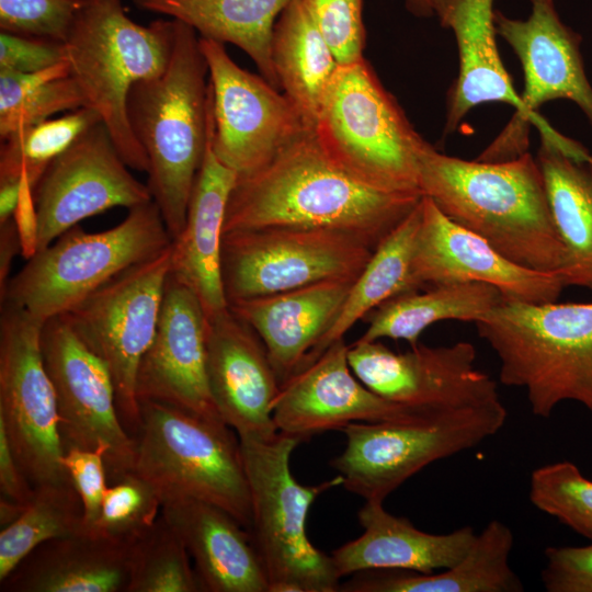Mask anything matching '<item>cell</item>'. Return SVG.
I'll return each mask as SVG.
<instances>
[{"mask_svg": "<svg viewBox=\"0 0 592 592\" xmlns=\"http://www.w3.org/2000/svg\"><path fill=\"white\" fill-rule=\"evenodd\" d=\"M174 29V19L135 23L121 0H91L78 11L64 42L84 107L98 113L125 163L141 172H148L149 162L132 130L127 96L137 82L166 70Z\"/></svg>", "mask_w": 592, "mask_h": 592, "instance_id": "5b68a950", "label": "cell"}, {"mask_svg": "<svg viewBox=\"0 0 592 592\" xmlns=\"http://www.w3.org/2000/svg\"><path fill=\"white\" fill-rule=\"evenodd\" d=\"M339 64L364 57L363 0H303Z\"/></svg>", "mask_w": 592, "mask_h": 592, "instance_id": "b9f144b4", "label": "cell"}, {"mask_svg": "<svg viewBox=\"0 0 592 592\" xmlns=\"http://www.w3.org/2000/svg\"><path fill=\"white\" fill-rule=\"evenodd\" d=\"M84 107L67 61L36 72L0 69V136L42 123L56 113Z\"/></svg>", "mask_w": 592, "mask_h": 592, "instance_id": "d590c367", "label": "cell"}, {"mask_svg": "<svg viewBox=\"0 0 592 592\" xmlns=\"http://www.w3.org/2000/svg\"><path fill=\"white\" fill-rule=\"evenodd\" d=\"M22 514L0 532V582L36 547L86 533L83 505L71 481L34 488Z\"/></svg>", "mask_w": 592, "mask_h": 592, "instance_id": "e575fe53", "label": "cell"}, {"mask_svg": "<svg viewBox=\"0 0 592 592\" xmlns=\"http://www.w3.org/2000/svg\"><path fill=\"white\" fill-rule=\"evenodd\" d=\"M422 200V198H421ZM421 220V201L414 209L379 243L354 281L342 309L323 338L307 356L315 361L361 319L390 298L418 291L411 272L415 235Z\"/></svg>", "mask_w": 592, "mask_h": 592, "instance_id": "836d02e7", "label": "cell"}, {"mask_svg": "<svg viewBox=\"0 0 592 592\" xmlns=\"http://www.w3.org/2000/svg\"><path fill=\"white\" fill-rule=\"evenodd\" d=\"M82 0H0L1 32L65 42Z\"/></svg>", "mask_w": 592, "mask_h": 592, "instance_id": "60d3db41", "label": "cell"}, {"mask_svg": "<svg viewBox=\"0 0 592 592\" xmlns=\"http://www.w3.org/2000/svg\"><path fill=\"white\" fill-rule=\"evenodd\" d=\"M170 269L171 246L122 272L65 314L109 369L121 421L133 439L140 426L138 367L156 334Z\"/></svg>", "mask_w": 592, "mask_h": 592, "instance_id": "8fae6325", "label": "cell"}, {"mask_svg": "<svg viewBox=\"0 0 592 592\" xmlns=\"http://www.w3.org/2000/svg\"><path fill=\"white\" fill-rule=\"evenodd\" d=\"M130 546L82 533L36 547L1 582L9 592H126Z\"/></svg>", "mask_w": 592, "mask_h": 592, "instance_id": "f1b7e54d", "label": "cell"}, {"mask_svg": "<svg viewBox=\"0 0 592 592\" xmlns=\"http://www.w3.org/2000/svg\"><path fill=\"white\" fill-rule=\"evenodd\" d=\"M514 544L511 528L490 521L477 534L466 556L433 573L371 570L340 584L345 592H522L524 584L510 565Z\"/></svg>", "mask_w": 592, "mask_h": 592, "instance_id": "f546056e", "label": "cell"}, {"mask_svg": "<svg viewBox=\"0 0 592 592\" xmlns=\"http://www.w3.org/2000/svg\"><path fill=\"white\" fill-rule=\"evenodd\" d=\"M433 14L455 35L459 71L447 94L444 135L456 130L466 114L483 103L512 105L523 111L501 60L496 36L493 0H432Z\"/></svg>", "mask_w": 592, "mask_h": 592, "instance_id": "4316f807", "label": "cell"}, {"mask_svg": "<svg viewBox=\"0 0 592 592\" xmlns=\"http://www.w3.org/2000/svg\"><path fill=\"white\" fill-rule=\"evenodd\" d=\"M530 2L532 10L526 20L494 10L497 34L510 45L523 69V111L512 117L477 160L506 161L526 152L530 124L538 130L549 125L536 110L553 100L576 103L592 127V87L580 53L581 38L561 21L554 0Z\"/></svg>", "mask_w": 592, "mask_h": 592, "instance_id": "5bb4252c", "label": "cell"}, {"mask_svg": "<svg viewBox=\"0 0 592 592\" xmlns=\"http://www.w3.org/2000/svg\"><path fill=\"white\" fill-rule=\"evenodd\" d=\"M191 560L183 542L160 514L130 546L126 592H200Z\"/></svg>", "mask_w": 592, "mask_h": 592, "instance_id": "74e56055", "label": "cell"}, {"mask_svg": "<svg viewBox=\"0 0 592 592\" xmlns=\"http://www.w3.org/2000/svg\"><path fill=\"white\" fill-rule=\"evenodd\" d=\"M41 346L52 380L64 449H102L110 482L132 471L135 441L121 421L105 364L83 343L62 314L42 326Z\"/></svg>", "mask_w": 592, "mask_h": 592, "instance_id": "2e32d148", "label": "cell"}, {"mask_svg": "<svg viewBox=\"0 0 592 592\" xmlns=\"http://www.w3.org/2000/svg\"><path fill=\"white\" fill-rule=\"evenodd\" d=\"M43 323L26 311L1 305L0 423L34 488L71 481L62 465L57 400L46 372Z\"/></svg>", "mask_w": 592, "mask_h": 592, "instance_id": "4fadbf2b", "label": "cell"}, {"mask_svg": "<svg viewBox=\"0 0 592 592\" xmlns=\"http://www.w3.org/2000/svg\"><path fill=\"white\" fill-rule=\"evenodd\" d=\"M411 272L418 289L453 283H485L506 300L557 301L566 287L560 273L514 263L488 241L445 216L433 201L421 200Z\"/></svg>", "mask_w": 592, "mask_h": 592, "instance_id": "d6986e66", "label": "cell"}, {"mask_svg": "<svg viewBox=\"0 0 592 592\" xmlns=\"http://www.w3.org/2000/svg\"><path fill=\"white\" fill-rule=\"evenodd\" d=\"M475 346L465 341L419 343L397 353L379 341L356 340L348 351L351 369L367 388L429 414L501 401L496 380L477 368Z\"/></svg>", "mask_w": 592, "mask_h": 592, "instance_id": "e0dca14e", "label": "cell"}, {"mask_svg": "<svg viewBox=\"0 0 592 592\" xmlns=\"http://www.w3.org/2000/svg\"><path fill=\"white\" fill-rule=\"evenodd\" d=\"M312 132L326 155L360 182L422 195L419 160L428 141L364 57L339 65Z\"/></svg>", "mask_w": 592, "mask_h": 592, "instance_id": "8992f818", "label": "cell"}, {"mask_svg": "<svg viewBox=\"0 0 592 592\" xmlns=\"http://www.w3.org/2000/svg\"><path fill=\"white\" fill-rule=\"evenodd\" d=\"M100 122L96 112L80 107L12 133L2 139L0 181L25 174L34 190L49 163Z\"/></svg>", "mask_w": 592, "mask_h": 592, "instance_id": "8d00e7d4", "label": "cell"}, {"mask_svg": "<svg viewBox=\"0 0 592 592\" xmlns=\"http://www.w3.org/2000/svg\"><path fill=\"white\" fill-rule=\"evenodd\" d=\"M530 500L592 543V480L571 462H557L533 470Z\"/></svg>", "mask_w": 592, "mask_h": 592, "instance_id": "ab89813d", "label": "cell"}, {"mask_svg": "<svg viewBox=\"0 0 592 592\" xmlns=\"http://www.w3.org/2000/svg\"><path fill=\"white\" fill-rule=\"evenodd\" d=\"M422 195L366 185L337 166L308 130L255 172L238 177L224 232L266 227L326 228L374 250Z\"/></svg>", "mask_w": 592, "mask_h": 592, "instance_id": "6da1fadb", "label": "cell"}, {"mask_svg": "<svg viewBox=\"0 0 592 592\" xmlns=\"http://www.w3.org/2000/svg\"><path fill=\"white\" fill-rule=\"evenodd\" d=\"M212 91L210 143L238 177L255 172L310 130L291 100L239 67L225 44L201 37Z\"/></svg>", "mask_w": 592, "mask_h": 592, "instance_id": "9a60e30c", "label": "cell"}, {"mask_svg": "<svg viewBox=\"0 0 592 592\" xmlns=\"http://www.w3.org/2000/svg\"><path fill=\"white\" fill-rule=\"evenodd\" d=\"M12 218L20 239L21 254L29 260L38 251V216L34 190L25 174L21 175L20 196Z\"/></svg>", "mask_w": 592, "mask_h": 592, "instance_id": "7dc6e473", "label": "cell"}, {"mask_svg": "<svg viewBox=\"0 0 592 592\" xmlns=\"http://www.w3.org/2000/svg\"><path fill=\"white\" fill-rule=\"evenodd\" d=\"M128 168L102 122L55 158L34 187L38 251L82 219L152 201L148 185Z\"/></svg>", "mask_w": 592, "mask_h": 592, "instance_id": "ac0fdd59", "label": "cell"}, {"mask_svg": "<svg viewBox=\"0 0 592 592\" xmlns=\"http://www.w3.org/2000/svg\"><path fill=\"white\" fill-rule=\"evenodd\" d=\"M21 190V178L0 181V224L13 217Z\"/></svg>", "mask_w": 592, "mask_h": 592, "instance_id": "681fc988", "label": "cell"}, {"mask_svg": "<svg viewBox=\"0 0 592 592\" xmlns=\"http://www.w3.org/2000/svg\"><path fill=\"white\" fill-rule=\"evenodd\" d=\"M545 558L540 577L547 592H592V543L548 547Z\"/></svg>", "mask_w": 592, "mask_h": 592, "instance_id": "ee69618b", "label": "cell"}, {"mask_svg": "<svg viewBox=\"0 0 592 592\" xmlns=\"http://www.w3.org/2000/svg\"><path fill=\"white\" fill-rule=\"evenodd\" d=\"M136 396L223 420L206 373V316L194 292L170 272L156 334L143 356Z\"/></svg>", "mask_w": 592, "mask_h": 592, "instance_id": "44dd1931", "label": "cell"}, {"mask_svg": "<svg viewBox=\"0 0 592 592\" xmlns=\"http://www.w3.org/2000/svg\"><path fill=\"white\" fill-rule=\"evenodd\" d=\"M357 516L361 536L330 555L340 578L371 570H445L466 556L477 536L469 525L447 534L423 532L408 519L390 514L382 501H365Z\"/></svg>", "mask_w": 592, "mask_h": 592, "instance_id": "484cf974", "label": "cell"}, {"mask_svg": "<svg viewBox=\"0 0 592 592\" xmlns=\"http://www.w3.org/2000/svg\"><path fill=\"white\" fill-rule=\"evenodd\" d=\"M503 299L498 288L477 282L434 285L403 293L365 317L368 327L358 341L389 338L415 346L430 326L444 320L475 323Z\"/></svg>", "mask_w": 592, "mask_h": 592, "instance_id": "d6a6232c", "label": "cell"}, {"mask_svg": "<svg viewBox=\"0 0 592 592\" xmlns=\"http://www.w3.org/2000/svg\"><path fill=\"white\" fill-rule=\"evenodd\" d=\"M536 160L544 177L550 214L566 250L565 286L592 291V158L577 141L539 133Z\"/></svg>", "mask_w": 592, "mask_h": 592, "instance_id": "83f0119b", "label": "cell"}, {"mask_svg": "<svg viewBox=\"0 0 592 592\" xmlns=\"http://www.w3.org/2000/svg\"><path fill=\"white\" fill-rule=\"evenodd\" d=\"M21 254V244L13 218L0 224V292L10 280L14 258Z\"/></svg>", "mask_w": 592, "mask_h": 592, "instance_id": "c3c4849f", "label": "cell"}, {"mask_svg": "<svg viewBox=\"0 0 592 592\" xmlns=\"http://www.w3.org/2000/svg\"><path fill=\"white\" fill-rule=\"evenodd\" d=\"M212 92L208 88V134L182 231L172 240L170 273L191 288L205 316L228 307L221 281V241L226 209L238 174L215 155L210 143Z\"/></svg>", "mask_w": 592, "mask_h": 592, "instance_id": "603a6c76", "label": "cell"}, {"mask_svg": "<svg viewBox=\"0 0 592 592\" xmlns=\"http://www.w3.org/2000/svg\"><path fill=\"white\" fill-rule=\"evenodd\" d=\"M172 238L152 201L132 207L111 229L87 232L76 225L10 277L1 305L37 321L66 314L122 272L167 250Z\"/></svg>", "mask_w": 592, "mask_h": 592, "instance_id": "52a82bcc", "label": "cell"}, {"mask_svg": "<svg viewBox=\"0 0 592 592\" xmlns=\"http://www.w3.org/2000/svg\"><path fill=\"white\" fill-rule=\"evenodd\" d=\"M62 465L81 499L86 533H91L109 488L104 451L66 448Z\"/></svg>", "mask_w": 592, "mask_h": 592, "instance_id": "7bdbcfd3", "label": "cell"}, {"mask_svg": "<svg viewBox=\"0 0 592 592\" xmlns=\"http://www.w3.org/2000/svg\"><path fill=\"white\" fill-rule=\"evenodd\" d=\"M355 280L322 281L228 306L257 332L282 385L329 331Z\"/></svg>", "mask_w": 592, "mask_h": 592, "instance_id": "cb8c5ba5", "label": "cell"}, {"mask_svg": "<svg viewBox=\"0 0 592 592\" xmlns=\"http://www.w3.org/2000/svg\"><path fill=\"white\" fill-rule=\"evenodd\" d=\"M502 401L408 420L352 422L340 431L345 448L331 462L342 486L365 501H382L430 464L474 448L497 434Z\"/></svg>", "mask_w": 592, "mask_h": 592, "instance_id": "30bf717a", "label": "cell"}, {"mask_svg": "<svg viewBox=\"0 0 592 592\" xmlns=\"http://www.w3.org/2000/svg\"><path fill=\"white\" fill-rule=\"evenodd\" d=\"M161 508L156 489L133 470L128 471L109 486L90 534L132 546L153 526Z\"/></svg>", "mask_w": 592, "mask_h": 592, "instance_id": "f35d334b", "label": "cell"}, {"mask_svg": "<svg viewBox=\"0 0 592 592\" xmlns=\"http://www.w3.org/2000/svg\"><path fill=\"white\" fill-rule=\"evenodd\" d=\"M348 351L344 338L333 342L281 385L273 406L278 432L303 442L352 422L430 415L389 401L367 388L351 369Z\"/></svg>", "mask_w": 592, "mask_h": 592, "instance_id": "ffe728a7", "label": "cell"}, {"mask_svg": "<svg viewBox=\"0 0 592 592\" xmlns=\"http://www.w3.org/2000/svg\"><path fill=\"white\" fill-rule=\"evenodd\" d=\"M0 491L1 498L23 505L31 501L35 492L14 456L2 423H0Z\"/></svg>", "mask_w": 592, "mask_h": 592, "instance_id": "bcb514c9", "label": "cell"}, {"mask_svg": "<svg viewBox=\"0 0 592 592\" xmlns=\"http://www.w3.org/2000/svg\"><path fill=\"white\" fill-rule=\"evenodd\" d=\"M271 55L280 89L314 130L322 99L340 64L303 0H292L278 16Z\"/></svg>", "mask_w": 592, "mask_h": 592, "instance_id": "1f68e13d", "label": "cell"}, {"mask_svg": "<svg viewBox=\"0 0 592 592\" xmlns=\"http://www.w3.org/2000/svg\"><path fill=\"white\" fill-rule=\"evenodd\" d=\"M64 61V42L0 33V69L36 72Z\"/></svg>", "mask_w": 592, "mask_h": 592, "instance_id": "f6af8a7d", "label": "cell"}, {"mask_svg": "<svg viewBox=\"0 0 592 592\" xmlns=\"http://www.w3.org/2000/svg\"><path fill=\"white\" fill-rule=\"evenodd\" d=\"M500 361V380L549 418L567 400L592 413V303L503 299L475 322Z\"/></svg>", "mask_w": 592, "mask_h": 592, "instance_id": "277c9868", "label": "cell"}, {"mask_svg": "<svg viewBox=\"0 0 592 592\" xmlns=\"http://www.w3.org/2000/svg\"><path fill=\"white\" fill-rule=\"evenodd\" d=\"M206 373L217 412L238 436L278 434L273 406L281 383L257 332L229 306L206 317Z\"/></svg>", "mask_w": 592, "mask_h": 592, "instance_id": "7402d4cb", "label": "cell"}, {"mask_svg": "<svg viewBox=\"0 0 592 592\" xmlns=\"http://www.w3.org/2000/svg\"><path fill=\"white\" fill-rule=\"evenodd\" d=\"M133 471L164 501L191 498L230 513L249 532L251 503L239 436L223 420L139 401Z\"/></svg>", "mask_w": 592, "mask_h": 592, "instance_id": "ba28073f", "label": "cell"}, {"mask_svg": "<svg viewBox=\"0 0 592 592\" xmlns=\"http://www.w3.org/2000/svg\"><path fill=\"white\" fill-rule=\"evenodd\" d=\"M251 503L250 534L269 580V592H335L340 577L331 556L306 531L308 511L325 491L343 483L339 474L314 486L292 474L300 441L278 432L270 440L239 436Z\"/></svg>", "mask_w": 592, "mask_h": 592, "instance_id": "9c48e42d", "label": "cell"}, {"mask_svg": "<svg viewBox=\"0 0 592 592\" xmlns=\"http://www.w3.org/2000/svg\"><path fill=\"white\" fill-rule=\"evenodd\" d=\"M161 514L183 542L202 591L269 592L251 534L230 513L181 498L164 501Z\"/></svg>", "mask_w": 592, "mask_h": 592, "instance_id": "d4e9b609", "label": "cell"}, {"mask_svg": "<svg viewBox=\"0 0 592 592\" xmlns=\"http://www.w3.org/2000/svg\"><path fill=\"white\" fill-rule=\"evenodd\" d=\"M374 249L348 232L266 227L224 232L221 281L228 304L329 280H355Z\"/></svg>", "mask_w": 592, "mask_h": 592, "instance_id": "7c38bea8", "label": "cell"}, {"mask_svg": "<svg viewBox=\"0 0 592 592\" xmlns=\"http://www.w3.org/2000/svg\"><path fill=\"white\" fill-rule=\"evenodd\" d=\"M291 1L134 0V3L141 10L161 13L187 24L201 37L236 45L253 60L260 75L280 89L271 44L274 25Z\"/></svg>", "mask_w": 592, "mask_h": 592, "instance_id": "4dcf8cb0", "label": "cell"}, {"mask_svg": "<svg viewBox=\"0 0 592 592\" xmlns=\"http://www.w3.org/2000/svg\"><path fill=\"white\" fill-rule=\"evenodd\" d=\"M422 196L451 220L522 266L562 272L566 250L556 230L539 164L530 152L488 162L464 160L431 144L419 160Z\"/></svg>", "mask_w": 592, "mask_h": 592, "instance_id": "7a4b0ae2", "label": "cell"}, {"mask_svg": "<svg viewBox=\"0 0 592 592\" xmlns=\"http://www.w3.org/2000/svg\"><path fill=\"white\" fill-rule=\"evenodd\" d=\"M82 1H91V0H82Z\"/></svg>", "mask_w": 592, "mask_h": 592, "instance_id": "816d5d0a", "label": "cell"}, {"mask_svg": "<svg viewBox=\"0 0 592 592\" xmlns=\"http://www.w3.org/2000/svg\"><path fill=\"white\" fill-rule=\"evenodd\" d=\"M208 66L200 36L175 20L166 70L127 96L132 130L147 155L148 187L172 240L182 231L208 134Z\"/></svg>", "mask_w": 592, "mask_h": 592, "instance_id": "3957f363", "label": "cell"}, {"mask_svg": "<svg viewBox=\"0 0 592 592\" xmlns=\"http://www.w3.org/2000/svg\"><path fill=\"white\" fill-rule=\"evenodd\" d=\"M407 10L419 18L433 15L432 0H406Z\"/></svg>", "mask_w": 592, "mask_h": 592, "instance_id": "f907efd6", "label": "cell"}]
</instances>
